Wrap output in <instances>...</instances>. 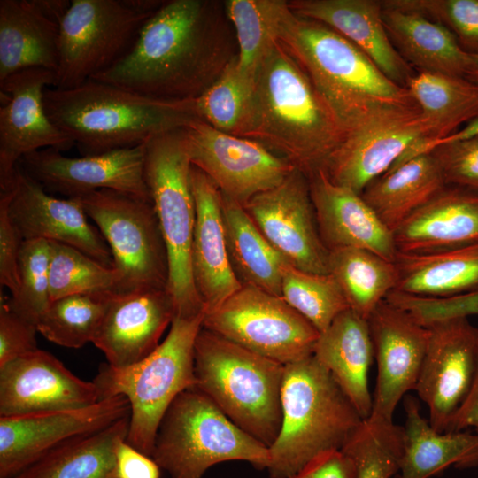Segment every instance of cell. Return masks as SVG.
<instances>
[{
	"label": "cell",
	"mask_w": 478,
	"mask_h": 478,
	"mask_svg": "<svg viewBox=\"0 0 478 478\" xmlns=\"http://www.w3.org/2000/svg\"><path fill=\"white\" fill-rule=\"evenodd\" d=\"M236 55L223 2L164 1L127 54L91 80L153 98L193 100Z\"/></svg>",
	"instance_id": "1"
},
{
	"label": "cell",
	"mask_w": 478,
	"mask_h": 478,
	"mask_svg": "<svg viewBox=\"0 0 478 478\" xmlns=\"http://www.w3.org/2000/svg\"><path fill=\"white\" fill-rule=\"evenodd\" d=\"M235 135L259 143L308 178L325 168L345 133L306 73L279 42L258 69Z\"/></svg>",
	"instance_id": "2"
},
{
	"label": "cell",
	"mask_w": 478,
	"mask_h": 478,
	"mask_svg": "<svg viewBox=\"0 0 478 478\" xmlns=\"http://www.w3.org/2000/svg\"><path fill=\"white\" fill-rule=\"evenodd\" d=\"M279 42L306 73L348 133L395 111L418 108L361 50L329 27L291 12Z\"/></svg>",
	"instance_id": "3"
},
{
	"label": "cell",
	"mask_w": 478,
	"mask_h": 478,
	"mask_svg": "<svg viewBox=\"0 0 478 478\" xmlns=\"http://www.w3.org/2000/svg\"><path fill=\"white\" fill-rule=\"evenodd\" d=\"M43 103L82 156L136 147L202 120L196 99H158L95 80L72 89L49 87Z\"/></svg>",
	"instance_id": "4"
},
{
	"label": "cell",
	"mask_w": 478,
	"mask_h": 478,
	"mask_svg": "<svg viewBox=\"0 0 478 478\" xmlns=\"http://www.w3.org/2000/svg\"><path fill=\"white\" fill-rule=\"evenodd\" d=\"M281 426L269 447L271 478H290L320 456L341 451L364 420L312 355L285 365Z\"/></svg>",
	"instance_id": "5"
},
{
	"label": "cell",
	"mask_w": 478,
	"mask_h": 478,
	"mask_svg": "<svg viewBox=\"0 0 478 478\" xmlns=\"http://www.w3.org/2000/svg\"><path fill=\"white\" fill-rule=\"evenodd\" d=\"M285 365L201 328L194 346L196 388L237 427L267 446L282 419Z\"/></svg>",
	"instance_id": "6"
},
{
	"label": "cell",
	"mask_w": 478,
	"mask_h": 478,
	"mask_svg": "<svg viewBox=\"0 0 478 478\" xmlns=\"http://www.w3.org/2000/svg\"><path fill=\"white\" fill-rule=\"evenodd\" d=\"M204 314L174 316L166 337L146 358L124 367L104 363L93 380L99 398L125 397L130 405L126 442L151 457L159 423L174 398L196 386L194 346Z\"/></svg>",
	"instance_id": "7"
},
{
	"label": "cell",
	"mask_w": 478,
	"mask_h": 478,
	"mask_svg": "<svg viewBox=\"0 0 478 478\" xmlns=\"http://www.w3.org/2000/svg\"><path fill=\"white\" fill-rule=\"evenodd\" d=\"M191 166L185 128L158 135L145 143L144 181L167 254L166 290L173 303L174 316L180 317L204 314L191 267L196 220Z\"/></svg>",
	"instance_id": "8"
},
{
	"label": "cell",
	"mask_w": 478,
	"mask_h": 478,
	"mask_svg": "<svg viewBox=\"0 0 478 478\" xmlns=\"http://www.w3.org/2000/svg\"><path fill=\"white\" fill-rule=\"evenodd\" d=\"M151 458L170 478H203L210 467L225 461H246L266 469L270 453L193 387L180 393L166 411Z\"/></svg>",
	"instance_id": "9"
},
{
	"label": "cell",
	"mask_w": 478,
	"mask_h": 478,
	"mask_svg": "<svg viewBox=\"0 0 478 478\" xmlns=\"http://www.w3.org/2000/svg\"><path fill=\"white\" fill-rule=\"evenodd\" d=\"M77 198L109 246L120 275L117 291L166 289L167 254L152 201L112 189Z\"/></svg>",
	"instance_id": "10"
},
{
	"label": "cell",
	"mask_w": 478,
	"mask_h": 478,
	"mask_svg": "<svg viewBox=\"0 0 478 478\" xmlns=\"http://www.w3.org/2000/svg\"><path fill=\"white\" fill-rule=\"evenodd\" d=\"M152 14L137 11L129 0H71L59 24L53 88L78 87L110 68L130 50Z\"/></svg>",
	"instance_id": "11"
},
{
	"label": "cell",
	"mask_w": 478,
	"mask_h": 478,
	"mask_svg": "<svg viewBox=\"0 0 478 478\" xmlns=\"http://www.w3.org/2000/svg\"><path fill=\"white\" fill-rule=\"evenodd\" d=\"M202 327L283 365L312 356L320 335L281 297L251 285L204 312Z\"/></svg>",
	"instance_id": "12"
},
{
	"label": "cell",
	"mask_w": 478,
	"mask_h": 478,
	"mask_svg": "<svg viewBox=\"0 0 478 478\" xmlns=\"http://www.w3.org/2000/svg\"><path fill=\"white\" fill-rule=\"evenodd\" d=\"M191 165L221 194L244 204L281 184L296 167L259 143L220 131L204 120L185 127Z\"/></svg>",
	"instance_id": "13"
},
{
	"label": "cell",
	"mask_w": 478,
	"mask_h": 478,
	"mask_svg": "<svg viewBox=\"0 0 478 478\" xmlns=\"http://www.w3.org/2000/svg\"><path fill=\"white\" fill-rule=\"evenodd\" d=\"M427 328V349L414 390L428 408L431 427L446 432L476 374L478 328L468 318L440 320Z\"/></svg>",
	"instance_id": "14"
},
{
	"label": "cell",
	"mask_w": 478,
	"mask_h": 478,
	"mask_svg": "<svg viewBox=\"0 0 478 478\" xmlns=\"http://www.w3.org/2000/svg\"><path fill=\"white\" fill-rule=\"evenodd\" d=\"M129 414L127 399L115 396L81 408L0 417V478H10L61 444Z\"/></svg>",
	"instance_id": "15"
},
{
	"label": "cell",
	"mask_w": 478,
	"mask_h": 478,
	"mask_svg": "<svg viewBox=\"0 0 478 478\" xmlns=\"http://www.w3.org/2000/svg\"><path fill=\"white\" fill-rule=\"evenodd\" d=\"M268 243L293 266L329 274V251L323 243L307 176L296 168L281 184L243 204Z\"/></svg>",
	"instance_id": "16"
},
{
	"label": "cell",
	"mask_w": 478,
	"mask_h": 478,
	"mask_svg": "<svg viewBox=\"0 0 478 478\" xmlns=\"http://www.w3.org/2000/svg\"><path fill=\"white\" fill-rule=\"evenodd\" d=\"M54 82L55 73L44 68L25 69L0 81V190L11 188L24 156L74 146L45 111L43 94Z\"/></svg>",
	"instance_id": "17"
},
{
	"label": "cell",
	"mask_w": 478,
	"mask_h": 478,
	"mask_svg": "<svg viewBox=\"0 0 478 478\" xmlns=\"http://www.w3.org/2000/svg\"><path fill=\"white\" fill-rule=\"evenodd\" d=\"M7 197L8 212L23 241L43 239L72 246L113 267L112 252L99 229L89 222L77 197L57 198L19 163Z\"/></svg>",
	"instance_id": "18"
},
{
	"label": "cell",
	"mask_w": 478,
	"mask_h": 478,
	"mask_svg": "<svg viewBox=\"0 0 478 478\" xmlns=\"http://www.w3.org/2000/svg\"><path fill=\"white\" fill-rule=\"evenodd\" d=\"M145 143L81 158L48 148L31 152L19 162L46 191L77 197L112 189L150 199L144 181Z\"/></svg>",
	"instance_id": "19"
},
{
	"label": "cell",
	"mask_w": 478,
	"mask_h": 478,
	"mask_svg": "<svg viewBox=\"0 0 478 478\" xmlns=\"http://www.w3.org/2000/svg\"><path fill=\"white\" fill-rule=\"evenodd\" d=\"M428 135L419 108L389 112L346 133L323 170L332 182L361 194Z\"/></svg>",
	"instance_id": "20"
},
{
	"label": "cell",
	"mask_w": 478,
	"mask_h": 478,
	"mask_svg": "<svg viewBox=\"0 0 478 478\" xmlns=\"http://www.w3.org/2000/svg\"><path fill=\"white\" fill-rule=\"evenodd\" d=\"M367 321L377 364L373 408L368 418L393 421L400 400L415 389L428 330L407 311L386 299L377 305Z\"/></svg>",
	"instance_id": "21"
},
{
	"label": "cell",
	"mask_w": 478,
	"mask_h": 478,
	"mask_svg": "<svg viewBox=\"0 0 478 478\" xmlns=\"http://www.w3.org/2000/svg\"><path fill=\"white\" fill-rule=\"evenodd\" d=\"M99 400L93 381L77 377L46 351L37 349L0 366V417L81 408Z\"/></svg>",
	"instance_id": "22"
},
{
	"label": "cell",
	"mask_w": 478,
	"mask_h": 478,
	"mask_svg": "<svg viewBox=\"0 0 478 478\" xmlns=\"http://www.w3.org/2000/svg\"><path fill=\"white\" fill-rule=\"evenodd\" d=\"M173 317V305L166 289L112 291L92 343L104 354L110 366H127L159 345Z\"/></svg>",
	"instance_id": "23"
},
{
	"label": "cell",
	"mask_w": 478,
	"mask_h": 478,
	"mask_svg": "<svg viewBox=\"0 0 478 478\" xmlns=\"http://www.w3.org/2000/svg\"><path fill=\"white\" fill-rule=\"evenodd\" d=\"M308 181L319 233L328 251L363 249L395 261L393 233L361 194L332 182L322 169L309 176Z\"/></svg>",
	"instance_id": "24"
},
{
	"label": "cell",
	"mask_w": 478,
	"mask_h": 478,
	"mask_svg": "<svg viewBox=\"0 0 478 478\" xmlns=\"http://www.w3.org/2000/svg\"><path fill=\"white\" fill-rule=\"evenodd\" d=\"M190 185L196 209L191 267L204 313L219 307L243 285L227 254L220 191L194 166L190 169Z\"/></svg>",
	"instance_id": "25"
},
{
	"label": "cell",
	"mask_w": 478,
	"mask_h": 478,
	"mask_svg": "<svg viewBox=\"0 0 478 478\" xmlns=\"http://www.w3.org/2000/svg\"><path fill=\"white\" fill-rule=\"evenodd\" d=\"M297 15L320 22L361 50L393 82L406 88L413 68L392 44L376 0H291Z\"/></svg>",
	"instance_id": "26"
},
{
	"label": "cell",
	"mask_w": 478,
	"mask_h": 478,
	"mask_svg": "<svg viewBox=\"0 0 478 478\" xmlns=\"http://www.w3.org/2000/svg\"><path fill=\"white\" fill-rule=\"evenodd\" d=\"M397 252L425 254L478 243V191L445 185L393 233Z\"/></svg>",
	"instance_id": "27"
},
{
	"label": "cell",
	"mask_w": 478,
	"mask_h": 478,
	"mask_svg": "<svg viewBox=\"0 0 478 478\" xmlns=\"http://www.w3.org/2000/svg\"><path fill=\"white\" fill-rule=\"evenodd\" d=\"M312 356L330 373L360 417L366 420L373 408L368 376L374 358L367 320L351 309L343 311L320 333Z\"/></svg>",
	"instance_id": "28"
},
{
	"label": "cell",
	"mask_w": 478,
	"mask_h": 478,
	"mask_svg": "<svg viewBox=\"0 0 478 478\" xmlns=\"http://www.w3.org/2000/svg\"><path fill=\"white\" fill-rule=\"evenodd\" d=\"M382 3V20L400 56L418 72L467 78L474 67L454 35L443 24L416 12Z\"/></svg>",
	"instance_id": "29"
},
{
	"label": "cell",
	"mask_w": 478,
	"mask_h": 478,
	"mask_svg": "<svg viewBox=\"0 0 478 478\" xmlns=\"http://www.w3.org/2000/svg\"><path fill=\"white\" fill-rule=\"evenodd\" d=\"M58 50L59 23L38 0L0 1V81L29 68L55 73Z\"/></svg>",
	"instance_id": "30"
},
{
	"label": "cell",
	"mask_w": 478,
	"mask_h": 478,
	"mask_svg": "<svg viewBox=\"0 0 478 478\" xmlns=\"http://www.w3.org/2000/svg\"><path fill=\"white\" fill-rule=\"evenodd\" d=\"M405 410L404 454L395 478H430L451 466H478V431H437L411 397L405 399Z\"/></svg>",
	"instance_id": "31"
},
{
	"label": "cell",
	"mask_w": 478,
	"mask_h": 478,
	"mask_svg": "<svg viewBox=\"0 0 478 478\" xmlns=\"http://www.w3.org/2000/svg\"><path fill=\"white\" fill-rule=\"evenodd\" d=\"M406 88L427 121L428 135L425 141L410 147L394 166L427 153L434 143L478 119V83L466 78L418 72Z\"/></svg>",
	"instance_id": "32"
},
{
	"label": "cell",
	"mask_w": 478,
	"mask_h": 478,
	"mask_svg": "<svg viewBox=\"0 0 478 478\" xmlns=\"http://www.w3.org/2000/svg\"><path fill=\"white\" fill-rule=\"evenodd\" d=\"M445 185L436 158L428 152L389 168L371 181L361 196L394 233Z\"/></svg>",
	"instance_id": "33"
},
{
	"label": "cell",
	"mask_w": 478,
	"mask_h": 478,
	"mask_svg": "<svg viewBox=\"0 0 478 478\" xmlns=\"http://www.w3.org/2000/svg\"><path fill=\"white\" fill-rule=\"evenodd\" d=\"M395 291L423 297H449L478 290V243L425 253L397 252Z\"/></svg>",
	"instance_id": "34"
},
{
	"label": "cell",
	"mask_w": 478,
	"mask_h": 478,
	"mask_svg": "<svg viewBox=\"0 0 478 478\" xmlns=\"http://www.w3.org/2000/svg\"><path fill=\"white\" fill-rule=\"evenodd\" d=\"M129 415L61 444L10 478H118L116 451L127 436Z\"/></svg>",
	"instance_id": "35"
},
{
	"label": "cell",
	"mask_w": 478,
	"mask_h": 478,
	"mask_svg": "<svg viewBox=\"0 0 478 478\" xmlns=\"http://www.w3.org/2000/svg\"><path fill=\"white\" fill-rule=\"evenodd\" d=\"M227 254L242 285L281 297V271L289 263L265 238L243 204L221 194Z\"/></svg>",
	"instance_id": "36"
},
{
	"label": "cell",
	"mask_w": 478,
	"mask_h": 478,
	"mask_svg": "<svg viewBox=\"0 0 478 478\" xmlns=\"http://www.w3.org/2000/svg\"><path fill=\"white\" fill-rule=\"evenodd\" d=\"M329 274L339 284L350 309L367 320L396 289L394 262L369 251L340 248L329 251Z\"/></svg>",
	"instance_id": "37"
},
{
	"label": "cell",
	"mask_w": 478,
	"mask_h": 478,
	"mask_svg": "<svg viewBox=\"0 0 478 478\" xmlns=\"http://www.w3.org/2000/svg\"><path fill=\"white\" fill-rule=\"evenodd\" d=\"M223 6L235 31L238 66L255 80L260 65L279 42L291 9L283 0H226Z\"/></svg>",
	"instance_id": "38"
},
{
	"label": "cell",
	"mask_w": 478,
	"mask_h": 478,
	"mask_svg": "<svg viewBox=\"0 0 478 478\" xmlns=\"http://www.w3.org/2000/svg\"><path fill=\"white\" fill-rule=\"evenodd\" d=\"M112 291L77 294L50 302L37 323L47 340L66 348H81L100 328Z\"/></svg>",
	"instance_id": "39"
},
{
	"label": "cell",
	"mask_w": 478,
	"mask_h": 478,
	"mask_svg": "<svg viewBox=\"0 0 478 478\" xmlns=\"http://www.w3.org/2000/svg\"><path fill=\"white\" fill-rule=\"evenodd\" d=\"M404 444L403 426L367 418L341 451L353 461L356 478H391L399 471Z\"/></svg>",
	"instance_id": "40"
},
{
	"label": "cell",
	"mask_w": 478,
	"mask_h": 478,
	"mask_svg": "<svg viewBox=\"0 0 478 478\" xmlns=\"http://www.w3.org/2000/svg\"><path fill=\"white\" fill-rule=\"evenodd\" d=\"M281 297L320 333L343 311L350 309L336 280L331 274L300 270L289 263L281 271Z\"/></svg>",
	"instance_id": "41"
},
{
	"label": "cell",
	"mask_w": 478,
	"mask_h": 478,
	"mask_svg": "<svg viewBox=\"0 0 478 478\" xmlns=\"http://www.w3.org/2000/svg\"><path fill=\"white\" fill-rule=\"evenodd\" d=\"M50 243V302L72 295L118 290L120 275L114 267L107 266L72 246Z\"/></svg>",
	"instance_id": "42"
},
{
	"label": "cell",
	"mask_w": 478,
	"mask_h": 478,
	"mask_svg": "<svg viewBox=\"0 0 478 478\" xmlns=\"http://www.w3.org/2000/svg\"><path fill=\"white\" fill-rule=\"evenodd\" d=\"M236 56L217 80L196 99L203 120L234 135L247 111L255 81L241 72Z\"/></svg>",
	"instance_id": "43"
},
{
	"label": "cell",
	"mask_w": 478,
	"mask_h": 478,
	"mask_svg": "<svg viewBox=\"0 0 478 478\" xmlns=\"http://www.w3.org/2000/svg\"><path fill=\"white\" fill-rule=\"evenodd\" d=\"M50 241H23L19 258V289L7 298L14 311L36 326L50 304Z\"/></svg>",
	"instance_id": "44"
},
{
	"label": "cell",
	"mask_w": 478,
	"mask_h": 478,
	"mask_svg": "<svg viewBox=\"0 0 478 478\" xmlns=\"http://www.w3.org/2000/svg\"><path fill=\"white\" fill-rule=\"evenodd\" d=\"M389 4L416 12L445 26L460 48L478 55V0H387Z\"/></svg>",
	"instance_id": "45"
},
{
	"label": "cell",
	"mask_w": 478,
	"mask_h": 478,
	"mask_svg": "<svg viewBox=\"0 0 478 478\" xmlns=\"http://www.w3.org/2000/svg\"><path fill=\"white\" fill-rule=\"evenodd\" d=\"M385 299L407 311L424 327L448 319L478 315V290L449 297H423L393 290Z\"/></svg>",
	"instance_id": "46"
},
{
	"label": "cell",
	"mask_w": 478,
	"mask_h": 478,
	"mask_svg": "<svg viewBox=\"0 0 478 478\" xmlns=\"http://www.w3.org/2000/svg\"><path fill=\"white\" fill-rule=\"evenodd\" d=\"M446 185L478 191V135L437 145L429 151Z\"/></svg>",
	"instance_id": "47"
},
{
	"label": "cell",
	"mask_w": 478,
	"mask_h": 478,
	"mask_svg": "<svg viewBox=\"0 0 478 478\" xmlns=\"http://www.w3.org/2000/svg\"><path fill=\"white\" fill-rule=\"evenodd\" d=\"M37 326L9 305L1 295L0 303V366L12 359L38 349Z\"/></svg>",
	"instance_id": "48"
},
{
	"label": "cell",
	"mask_w": 478,
	"mask_h": 478,
	"mask_svg": "<svg viewBox=\"0 0 478 478\" xmlns=\"http://www.w3.org/2000/svg\"><path fill=\"white\" fill-rule=\"evenodd\" d=\"M22 243L8 212L7 197L0 192V283L12 296L19 289V258Z\"/></svg>",
	"instance_id": "49"
},
{
	"label": "cell",
	"mask_w": 478,
	"mask_h": 478,
	"mask_svg": "<svg viewBox=\"0 0 478 478\" xmlns=\"http://www.w3.org/2000/svg\"><path fill=\"white\" fill-rule=\"evenodd\" d=\"M160 467L150 456L139 451L126 440L116 451V474L118 478H160Z\"/></svg>",
	"instance_id": "50"
},
{
	"label": "cell",
	"mask_w": 478,
	"mask_h": 478,
	"mask_svg": "<svg viewBox=\"0 0 478 478\" xmlns=\"http://www.w3.org/2000/svg\"><path fill=\"white\" fill-rule=\"evenodd\" d=\"M290 478H356L353 461L342 451L315 459Z\"/></svg>",
	"instance_id": "51"
},
{
	"label": "cell",
	"mask_w": 478,
	"mask_h": 478,
	"mask_svg": "<svg viewBox=\"0 0 478 478\" xmlns=\"http://www.w3.org/2000/svg\"><path fill=\"white\" fill-rule=\"evenodd\" d=\"M474 428L478 431V367L471 389L452 418L447 431Z\"/></svg>",
	"instance_id": "52"
},
{
	"label": "cell",
	"mask_w": 478,
	"mask_h": 478,
	"mask_svg": "<svg viewBox=\"0 0 478 478\" xmlns=\"http://www.w3.org/2000/svg\"><path fill=\"white\" fill-rule=\"evenodd\" d=\"M474 135H478V119H475L466 124V126H464L462 128L459 129L455 133L451 134V135L434 143L428 148V152H429L433 148L436 147L439 144L463 140Z\"/></svg>",
	"instance_id": "53"
},
{
	"label": "cell",
	"mask_w": 478,
	"mask_h": 478,
	"mask_svg": "<svg viewBox=\"0 0 478 478\" xmlns=\"http://www.w3.org/2000/svg\"><path fill=\"white\" fill-rule=\"evenodd\" d=\"M472 58L474 59V67L471 73L466 79L473 82L478 83V55L472 56Z\"/></svg>",
	"instance_id": "54"
}]
</instances>
